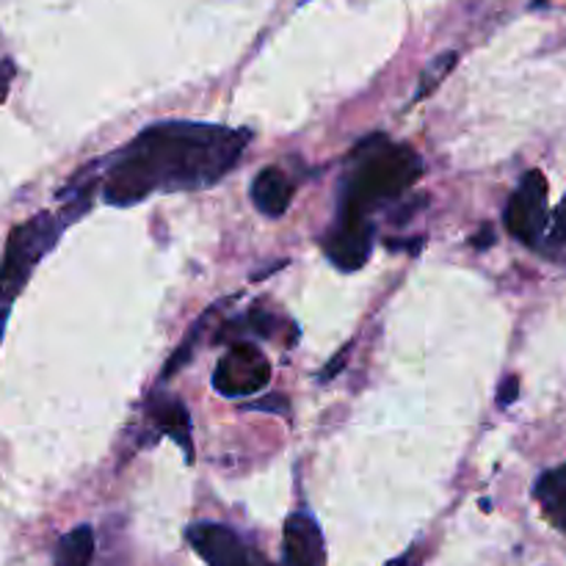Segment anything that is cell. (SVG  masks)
<instances>
[{
	"label": "cell",
	"mask_w": 566,
	"mask_h": 566,
	"mask_svg": "<svg viewBox=\"0 0 566 566\" xmlns=\"http://www.w3.org/2000/svg\"><path fill=\"white\" fill-rule=\"evenodd\" d=\"M94 558V531L88 525H77L70 534L61 536L55 545L53 566H88Z\"/></svg>",
	"instance_id": "12"
},
{
	"label": "cell",
	"mask_w": 566,
	"mask_h": 566,
	"mask_svg": "<svg viewBox=\"0 0 566 566\" xmlns=\"http://www.w3.org/2000/svg\"><path fill=\"white\" fill-rule=\"evenodd\" d=\"M547 177L539 169L525 171L523 180L517 182L514 193L509 197L506 213V230L517 238L525 247H539L542 238H545L547 224H551V216H547Z\"/></svg>",
	"instance_id": "4"
},
{
	"label": "cell",
	"mask_w": 566,
	"mask_h": 566,
	"mask_svg": "<svg viewBox=\"0 0 566 566\" xmlns=\"http://www.w3.org/2000/svg\"><path fill=\"white\" fill-rule=\"evenodd\" d=\"M547 227H551V230L545 232L547 243H551V247H564L566 243V197L562 199V205L556 208V213H553L551 224Z\"/></svg>",
	"instance_id": "14"
},
{
	"label": "cell",
	"mask_w": 566,
	"mask_h": 566,
	"mask_svg": "<svg viewBox=\"0 0 566 566\" xmlns=\"http://www.w3.org/2000/svg\"><path fill=\"white\" fill-rule=\"evenodd\" d=\"M492 243H495V232H492V227H484V235H473V247H479V249H486V247H492Z\"/></svg>",
	"instance_id": "17"
},
{
	"label": "cell",
	"mask_w": 566,
	"mask_h": 566,
	"mask_svg": "<svg viewBox=\"0 0 566 566\" xmlns=\"http://www.w3.org/2000/svg\"><path fill=\"white\" fill-rule=\"evenodd\" d=\"M11 77H14V64H11V61H6V59H0V103L9 97Z\"/></svg>",
	"instance_id": "16"
},
{
	"label": "cell",
	"mask_w": 566,
	"mask_h": 566,
	"mask_svg": "<svg viewBox=\"0 0 566 566\" xmlns=\"http://www.w3.org/2000/svg\"><path fill=\"white\" fill-rule=\"evenodd\" d=\"M153 420L166 437L180 446V451L186 453V462H193V440H191V418H188V409L182 407L177 398H160L153 403Z\"/></svg>",
	"instance_id": "10"
},
{
	"label": "cell",
	"mask_w": 566,
	"mask_h": 566,
	"mask_svg": "<svg viewBox=\"0 0 566 566\" xmlns=\"http://www.w3.org/2000/svg\"><path fill=\"white\" fill-rule=\"evenodd\" d=\"M374 249V224H335L324 238V252L340 271H359Z\"/></svg>",
	"instance_id": "7"
},
{
	"label": "cell",
	"mask_w": 566,
	"mask_h": 566,
	"mask_svg": "<svg viewBox=\"0 0 566 566\" xmlns=\"http://www.w3.org/2000/svg\"><path fill=\"white\" fill-rule=\"evenodd\" d=\"M188 542L208 566H271L263 556L243 545L241 536L219 523H197L188 528Z\"/></svg>",
	"instance_id": "6"
},
{
	"label": "cell",
	"mask_w": 566,
	"mask_h": 566,
	"mask_svg": "<svg viewBox=\"0 0 566 566\" xmlns=\"http://www.w3.org/2000/svg\"><path fill=\"white\" fill-rule=\"evenodd\" d=\"M457 59H459L457 53H446V55H440V59L431 61V66L423 72V77H420V88H418V94H415V99L429 97V94L434 92L437 86H440L442 77H446L448 72L453 70V64H457Z\"/></svg>",
	"instance_id": "13"
},
{
	"label": "cell",
	"mask_w": 566,
	"mask_h": 566,
	"mask_svg": "<svg viewBox=\"0 0 566 566\" xmlns=\"http://www.w3.org/2000/svg\"><path fill=\"white\" fill-rule=\"evenodd\" d=\"M285 566H326L324 534L307 512H296L287 517Z\"/></svg>",
	"instance_id": "8"
},
{
	"label": "cell",
	"mask_w": 566,
	"mask_h": 566,
	"mask_svg": "<svg viewBox=\"0 0 566 566\" xmlns=\"http://www.w3.org/2000/svg\"><path fill=\"white\" fill-rule=\"evenodd\" d=\"M252 202L260 213L271 216V219H276V216H285L287 208H291V202H293L291 177H287L282 169H276V166L263 169L252 180Z\"/></svg>",
	"instance_id": "9"
},
{
	"label": "cell",
	"mask_w": 566,
	"mask_h": 566,
	"mask_svg": "<svg viewBox=\"0 0 566 566\" xmlns=\"http://www.w3.org/2000/svg\"><path fill=\"white\" fill-rule=\"evenodd\" d=\"M423 175V158L409 144L370 136L357 144L340 188L335 224H374L370 213L407 193Z\"/></svg>",
	"instance_id": "2"
},
{
	"label": "cell",
	"mask_w": 566,
	"mask_h": 566,
	"mask_svg": "<svg viewBox=\"0 0 566 566\" xmlns=\"http://www.w3.org/2000/svg\"><path fill=\"white\" fill-rule=\"evenodd\" d=\"M517 396H520V379L517 376H506L501 390H497V403H501V407H512V403L517 401Z\"/></svg>",
	"instance_id": "15"
},
{
	"label": "cell",
	"mask_w": 566,
	"mask_h": 566,
	"mask_svg": "<svg viewBox=\"0 0 566 566\" xmlns=\"http://www.w3.org/2000/svg\"><path fill=\"white\" fill-rule=\"evenodd\" d=\"M64 230V219L53 213H36L11 230L3 260H0V337H3L11 304L20 296L25 282L31 280L39 260L55 247V241H59Z\"/></svg>",
	"instance_id": "3"
},
{
	"label": "cell",
	"mask_w": 566,
	"mask_h": 566,
	"mask_svg": "<svg viewBox=\"0 0 566 566\" xmlns=\"http://www.w3.org/2000/svg\"><path fill=\"white\" fill-rule=\"evenodd\" d=\"M243 127L208 122H158L105 160L103 199L130 208L153 193L199 191L230 175L252 142Z\"/></svg>",
	"instance_id": "1"
},
{
	"label": "cell",
	"mask_w": 566,
	"mask_h": 566,
	"mask_svg": "<svg viewBox=\"0 0 566 566\" xmlns=\"http://www.w3.org/2000/svg\"><path fill=\"white\" fill-rule=\"evenodd\" d=\"M534 497L539 501L542 512L551 520L553 528L566 534V464L539 475L534 486Z\"/></svg>",
	"instance_id": "11"
},
{
	"label": "cell",
	"mask_w": 566,
	"mask_h": 566,
	"mask_svg": "<svg viewBox=\"0 0 566 566\" xmlns=\"http://www.w3.org/2000/svg\"><path fill=\"white\" fill-rule=\"evenodd\" d=\"M271 365L265 354L252 343H232L224 357L219 359L213 374L216 392L224 398L258 396L269 387Z\"/></svg>",
	"instance_id": "5"
}]
</instances>
